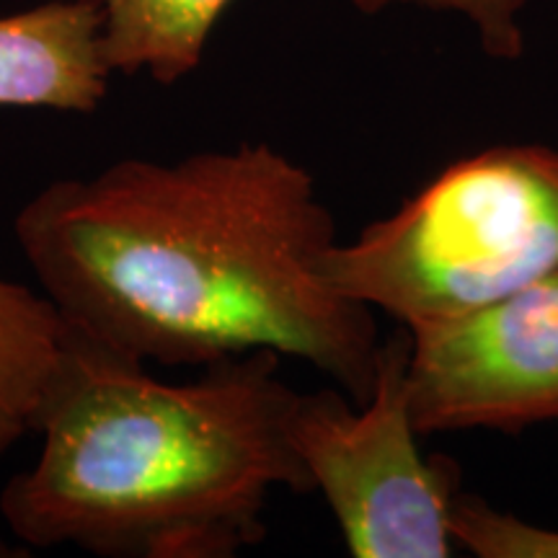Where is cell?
I'll return each instance as SVG.
<instances>
[{"mask_svg": "<svg viewBox=\"0 0 558 558\" xmlns=\"http://www.w3.org/2000/svg\"><path fill=\"white\" fill-rule=\"evenodd\" d=\"M13 233L62 316L145 365L269 349L352 401L373 390L378 324L326 275L337 220L311 171L267 143L58 179Z\"/></svg>", "mask_w": 558, "mask_h": 558, "instance_id": "6da1fadb", "label": "cell"}, {"mask_svg": "<svg viewBox=\"0 0 558 558\" xmlns=\"http://www.w3.org/2000/svg\"><path fill=\"white\" fill-rule=\"evenodd\" d=\"M269 349L205 365L190 383L68 320L34 432L37 463L0 492V514L34 548L107 558H230L267 533L275 488L313 492L290 439L298 390Z\"/></svg>", "mask_w": 558, "mask_h": 558, "instance_id": "7a4b0ae2", "label": "cell"}, {"mask_svg": "<svg viewBox=\"0 0 558 558\" xmlns=\"http://www.w3.org/2000/svg\"><path fill=\"white\" fill-rule=\"evenodd\" d=\"M558 271V150L499 145L437 173L326 256L341 295L407 331L469 316Z\"/></svg>", "mask_w": 558, "mask_h": 558, "instance_id": "3957f363", "label": "cell"}, {"mask_svg": "<svg viewBox=\"0 0 558 558\" xmlns=\"http://www.w3.org/2000/svg\"><path fill=\"white\" fill-rule=\"evenodd\" d=\"M409 331L383 339L369 396L341 388L300 393L290 418L311 484L329 501L349 554L357 558H448L460 471L418 452L409 407Z\"/></svg>", "mask_w": 558, "mask_h": 558, "instance_id": "277c9868", "label": "cell"}, {"mask_svg": "<svg viewBox=\"0 0 558 558\" xmlns=\"http://www.w3.org/2000/svg\"><path fill=\"white\" fill-rule=\"evenodd\" d=\"M409 339L418 435L558 427V271Z\"/></svg>", "mask_w": 558, "mask_h": 558, "instance_id": "5b68a950", "label": "cell"}, {"mask_svg": "<svg viewBox=\"0 0 558 558\" xmlns=\"http://www.w3.org/2000/svg\"><path fill=\"white\" fill-rule=\"evenodd\" d=\"M109 78L101 19L88 0H52L0 16V107L90 114Z\"/></svg>", "mask_w": 558, "mask_h": 558, "instance_id": "8992f818", "label": "cell"}, {"mask_svg": "<svg viewBox=\"0 0 558 558\" xmlns=\"http://www.w3.org/2000/svg\"><path fill=\"white\" fill-rule=\"evenodd\" d=\"M101 19L111 73L177 83L199 65L215 21L230 0H88Z\"/></svg>", "mask_w": 558, "mask_h": 558, "instance_id": "52a82bcc", "label": "cell"}, {"mask_svg": "<svg viewBox=\"0 0 558 558\" xmlns=\"http://www.w3.org/2000/svg\"><path fill=\"white\" fill-rule=\"evenodd\" d=\"M65 337L68 318L50 298L0 277V452L34 432Z\"/></svg>", "mask_w": 558, "mask_h": 558, "instance_id": "ba28073f", "label": "cell"}, {"mask_svg": "<svg viewBox=\"0 0 558 558\" xmlns=\"http://www.w3.org/2000/svg\"><path fill=\"white\" fill-rule=\"evenodd\" d=\"M450 535L478 558H558L556 527L533 525L473 494H458L452 501Z\"/></svg>", "mask_w": 558, "mask_h": 558, "instance_id": "9c48e42d", "label": "cell"}]
</instances>
